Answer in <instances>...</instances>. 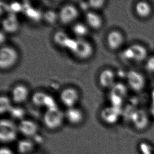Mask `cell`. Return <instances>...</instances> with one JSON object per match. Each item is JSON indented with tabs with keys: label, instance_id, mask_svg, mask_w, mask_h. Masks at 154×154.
<instances>
[{
	"label": "cell",
	"instance_id": "obj_1",
	"mask_svg": "<svg viewBox=\"0 0 154 154\" xmlns=\"http://www.w3.org/2000/svg\"><path fill=\"white\" fill-rule=\"evenodd\" d=\"M65 114L58 107L46 109L43 115V123L48 129L54 131L62 125Z\"/></svg>",
	"mask_w": 154,
	"mask_h": 154
},
{
	"label": "cell",
	"instance_id": "obj_2",
	"mask_svg": "<svg viewBox=\"0 0 154 154\" xmlns=\"http://www.w3.org/2000/svg\"><path fill=\"white\" fill-rule=\"evenodd\" d=\"M19 58L15 48L9 45H2L0 48V69H8L14 66Z\"/></svg>",
	"mask_w": 154,
	"mask_h": 154
},
{
	"label": "cell",
	"instance_id": "obj_3",
	"mask_svg": "<svg viewBox=\"0 0 154 154\" xmlns=\"http://www.w3.org/2000/svg\"><path fill=\"white\" fill-rule=\"evenodd\" d=\"M18 128L13 121L2 119L0 122V140L3 143L14 141L17 136Z\"/></svg>",
	"mask_w": 154,
	"mask_h": 154
},
{
	"label": "cell",
	"instance_id": "obj_4",
	"mask_svg": "<svg viewBox=\"0 0 154 154\" xmlns=\"http://www.w3.org/2000/svg\"><path fill=\"white\" fill-rule=\"evenodd\" d=\"M58 20L64 25L73 23L79 16V10L73 4H65L58 13Z\"/></svg>",
	"mask_w": 154,
	"mask_h": 154
},
{
	"label": "cell",
	"instance_id": "obj_5",
	"mask_svg": "<svg viewBox=\"0 0 154 154\" xmlns=\"http://www.w3.org/2000/svg\"><path fill=\"white\" fill-rule=\"evenodd\" d=\"M76 48L72 53L79 60H85L90 58L94 52V47L92 43L85 38H76Z\"/></svg>",
	"mask_w": 154,
	"mask_h": 154
},
{
	"label": "cell",
	"instance_id": "obj_6",
	"mask_svg": "<svg viewBox=\"0 0 154 154\" xmlns=\"http://www.w3.org/2000/svg\"><path fill=\"white\" fill-rule=\"evenodd\" d=\"M79 97L78 91L72 87L65 88L60 94V102L67 108L74 107L79 100Z\"/></svg>",
	"mask_w": 154,
	"mask_h": 154
},
{
	"label": "cell",
	"instance_id": "obj_7",
	"mask_svg": "<svg viewBox=\"0 0 154 154\" xmlns=\"http://www.w3.org/2000/svg\"><path fill=\"white\" fill-rule=\"evenodd\" d=\"M17 128L18 131L27 137H34L38 134V124L34 121L26 119L21 120Z\"/></svg>",
	"mask_w": 154,
	"mask_h": 154
},
{
	"label": "cell",
	"instance_id": "obj_8",
	"mask_svg": "<svg viewBox=\"0 0 154 154\" xmlns=\"http://www.w3.org/2000/svg\"><path fill=\"white\" fill-rule=\"evenodd\" d=\"M127 79L129 86L135 91H140L144 88L145 79L143 75L137 71H129L127 74Z\"/></svg>",
	"mask_w": 154,
	"mask_h": 154
},
{
	"label": "cell",
	"instance_id": "obj_9",
	"mask_svg": "<svg viewBox=\"0 0 154 154\" xmlns=\"http://www.w3.org/2000/svg\"><path fill=\"white\" fill-rule=\"evenodd\" d=\"M29 91L28 88L23 84H18L13 88L11 92V98L13 103L21 104L27 100Z\"/></svg>",
	"mask_w": 154,
	"mask_h": 154
},
{
	"label": "cell",
	"instance_id": "obj_10",
	"mask_svg": "<svg viewBox=\"0 0 154 154\" xmlns=\"http://www.w3.org/2000/svg\"><path fill=\"white\" fill-rule=\"evenodd\" d=\"M120 112L119 108L113 106L107 107L103 109L100 112V117L105 123L112 125L119 120Z\"/></svg>",
	"mask_w": 154,
	"mask_h": 154
},
{
	"label": "cell",
	"instance_id": "obj_11",
	"mask_svg": "<svg viewBox=\"0 0 154 154\" xmlns=\"http://www.w3.org/2000/svg\"><path fill=\"white\" fill-rule=\"evenodd\" d=\"M64 114L65 118L71 125H79L83 120L84 114L82 110L75 106L67 108Z\"/></svg>",
	"mask_w": 154,
	"mask_h": 154
},
{
	"label": "cell",
	"instance_id": "obj_12",
	"mask_svg": "<svg viewBox=\"0 0 154 154\" xmlns=\"http://www.w3.org/2000/svg\"><path fill=\"white\" fill-rule=\"evenodd\" d=\"M106 42L110 50H115L121 47L124 42L123 34L117 30H112L108 33Z\"/></svg>",
	"mask_w": 154,
	"mask_h": 154
},
{
	"label": "cell",
	"instance_id": "obj_13",
	"mask_svg": "<svg viewBox=\"0 0 154 154\" xmlns=\"http://www.w3.org/2000/svg\"><path fill=\"white\" fill-rule=\"evenodd\" d=\"M115 75L112 70L110 69H105L103 70L98 76V81L100 85L105 88H112L114 85Z\"/></svg>",
	"mask_w": 154,
	"mask_h": 154
},
{
	"label": "cell",
	"instance_id": "obj_14",
	"mask_svg": "<svg viewBox=\"0 0 154 154\" xmlns=\"http://www.w3.org/2000/svg\"><path fill=\"white\" fill-rule=\"evenodd\" d=\"M86 22L88 27L93 29H100L103 26V21L102 17L97 13L93 11H88L85 13Z\"/></svg>",
	"mask_w": 154,
	"mask_h": 154
},
{
	"label": "cell",
	"instance_id": "obj_15",
	"mask_svg": "<svg viewBox=\"0 0 154 154\" xmlns=\"http://www.w3.org/2000/svg\"><path fill=\"white\" fill-rule=\"evenodd\" d=\"M2 25L4 31L8 33H15L19 28V21L14 13L10 14L5 17L2 21Z\"/></svg>",
	"mask_w": 154,
	"mask_h": 154
},
{
	"label": "cell",
	"instance_id": "obj_16",
	"mask_svg": "<svg viewBox=\"0 0 154 154\" xmlns=\"http://www.w3.org/2000/svg\"><path fill=\"white\" fill-rule=\"evenodd\" d=\"M17 148L20 154H31L35 149V143L28 138L20 140L17 143Z\"/></svg>",
	"mask_w": 154,
	"mask_h": 154
},
{
	"label": "cell",
	"instance_id": "obj_17",
	"mask_svg": "<svg viewBox=\"0 0 154 154\" xmlns=\"http://www.w3.org/2000/svg\"><path fill=\"white\" fill-rule=\"evenodd\" d=\"M134 125L139 129H144L148 125V118L146 114L142 111L135 112L132 117Z\"/></svg>",
	"mask_w": 154,
	"mask_h": 154
},
{
	"label": "cell",
	"instance_id": "obj_18",
	"mask_svg": "<svg viewBox=\"0 0 154 154\" xmlns=\"http://www.w3.org/2000/svg\"><path fill=\"white\" fill-rule=\"evenodd\" d=\"M72 31L76 38H83L88 35L89 29L87 24L82 22H76L72 25Z\"/></svg>",
	"mask_w": 154,
	"mask_h": 154
},
{
	"label": "cell",
	"instance_id": "obj_19",
	"mask_svg": "<svg viewBox=\"0 0 154 154\" xmlns=\"http://www.w3.org/2000/svg\"><path fill=\"white\" fill-rule=\"evenodd\" d=\"M135 11L141 17H147L150 15L152 8L149 4L145 1L138 2L135 6Z\"/></svg>",
	"mask_w": 154,
	"mask_h": 154
},
{
	"label": "cell",
	"instance_id": "obj_20",
	"mask_svg": "<svg viewBox=\"0 0 154 154\" xmlns=\"http://www.w3.org/2000/svg\"><path fill=\"white\" fill-rule=\"evenodd\" d=\"M131 48L133 51L134 60L136 62H141L146 58L147 51L144 46L135 44L131 45Z\"/></svg>",
	"mask_w": 154,
	"mask_h": 154
},
{
	"label": "cell",
	"instance_id": "obj_21",
	"mask_svg": "<svg viewBox=\"0 0 154 154\" xmlns=\"http://www.w3.org/2000/svg\"><path fill=\"white\" fill-rule=\"evenodd\" d=\"M69 38L70 37L69 35L66 32L61 30L56 31L54 33L53 35V40L55 43L58 46L64 48H65Z\"/></svg>",
	"mask_w": 154,
	"mask_h": 154
},
{
	"label": "cell",
	"instance_id": "obj_22",
	"mask_svg": "<svg viewBox=\"0 0 154 154\" xmlns=\"http://www.w3.org/2000/svg\"><path fill=\"white\" fill-rule=\"evenodd\" d=\"M47 95L48 94L44 92H35L32 96V102L35 106H44Z\"/></svg>",
	"mask_w": 154,
	"mask_h": 154
},
{
	"label": "cell",
	"instance_id": "obj_23",
	"mask_svg": "<svg viewBox=\"0 0 154 154\" xmlns=\"http://www.w3.org/2000/svg\"><path fill=\"white\" fill-rule=\"evenodd\" d=\"M42 15V17L45 21L50 24H54L58 20V13L52 10H48L45 11Z\"/></svg>",
	"mask_w": 154,
	"mask_h": 154
},
{
	"label": "cell",
	"instance_id": "obj_24",
	"mask_svg": "<svg viewBox=\"0 0 154 154\" xmlns=\"http://www.w3.org/2000/svg\"><path fill=\"white\" fill-rule=\"evenodd\" d=\"M12 107L11 100L6 96H1L0 97V112L1 114L10 112Z\"/></svg>",
	"mask_w": 154,
	"mask_h": 154
},
{
	"label": "cell",
	"instance_id": "obj_25",
	"mask_svg": "<svg viewBox=\"0 0 154 154\" xmlns=\"http://www.w3.org/2000/svg\"><path fill=\"white\" fill-rule=\"evenodd\" d=\"M111 88V95L119 96V97L123 98V97L126 94V90L125 86L123 85L122 84H115Z\"/></svg>",
	"mask_w": 154,
	"mask_h": 154
},
{
	"label": "cell",
	"instance_id": "obj_26",
	"mask_svg": "<svg viewBox=\"0 0 154 154\" xmlns=\"http://www.w3.org/2000/svg\"><path fill=\"white\" fill-rule=\"evenodd\" d=\"M10 114L13 119H23L25 114V110L20 107H13L10 110Z\"/></svg>",
	"mask_w": 154,
	"mask_h": 154
},
{
	"label": "cell",
	"instance_id": "obj_27",
	"mask_svg": "<svg viewBox=\"0 0 154 154\" xmlns=\"http://www.w3.org/2000/svg\"><path fill=\"white\" fill-rule=\"evenodd\" d=\"M25 12L27 17L33 21H38L41 17H43L38 11L32 8H26Z\"/></svg>",
	"mask_w": 154,
	"mask_h": 154
},
{
	"label": "cell",
	"instance_id": "obj_28",
	"mask_svg": "<svg viewBox=\"0 0 154 154\" xmlns=\"http://www.w3.org/2000/svg\"><path fill=\"white\" fill-rule=\"evenodd\" d=\"M106 1L104 0H91L88 1L90 8L93 10H99L104 6Z\"/></svg>",
	"mask_w": 154,
	"mask_h": 154
},
{
	"label": "cell",
	"instance_id": "obj_29",
	"mask_svg": "<svg viewBox=\"0 0 154 154\" xmlns=\"http://www.w3.org/2000/svg\"><path fill=\"white\" fill-rule=\"evenodd\" d=\"M140 150L142 154H154V149L152 146L145 142L140 144Z\"/></svg>",
	"mask_w": 154,
	"mask_h": 154
},
{
	"label": "cell",
	"instance_id": "obj_30",
	"mask_svg": "<svg viewBox=\"0 0 154 154\" xmlns=\"http://www.w3.org/2000/svg\"><path fill=\"white\" fill-rule=\"evenodd\" d=\"M122 57L126 60H134V53L131 46L125 48L122 53Z\"/></svg>",
	"mask_w": 154,
	"mask_h": 154
},
{
	"label": "cell",
	"instance_id": "obj_31",
	"mask_svg": "<svg viewBox=\"0 0 154 154\" xmlns=\"http://www.w3.org/2000/svg\"><path fill=\"white\" fill-rule=\"evenodd\" d=\"M44 106L46 107V109L54 108V107H57L56 105V102L54 98L52 96L49 95L48 94V95L46 96L45 101L44 103Z\"/></svg>",
	"mask_w": 154,
	"mask_h": 154
},
{
	"label": "cell",
	"instance_id": "obj_32",
	"mask_svg": "<svg viewBox=\"0 0 154 154\" xmlns=\"http://www.w3.org/2000/svg\"><path fill=\"white\" fill-rule=\"evenodd\" d=\"M147 69L150 72H154V56L149 58L146 64Z\"/></svg>",
	"mask_w": 154,
	"mask_h": 154
},
{
	"label": "cell",
	"instance_id": "obj_33",
	"mask_svg": "<svg viewBox=\"0 0 154 154\" xmlns=\"http://www.w3.org/2000/svg\"><path fill=\"white\" fill-rule=\"evenodd\" d=\"M10 8L12 10L13 13H14V12H18L19 11L22 9V5L17 3H14L11 4Z\"/></svg>",
	"mask_w": 154,
	"mask_h": 154
},
{
	"label": "cell",
	"instance_id": "obj_34",
	"mask_svg": "<svg viewBox=\"0 0 154 154\" xmlns=\"http://www.w3.org/2000/svg\"><path fill=\"white\" fill-rule=\"evenodd\" d=\"M0 154H14L12 150H11L10 148L6 147H3L1 149Z\"/></svg>",
	"mask_w": 154,
	"mask_h": 154
},
{
	"label": "cell",
	"instance_id": "obj_35",
	"mask_svg": "<svg viewBox=\"0 0 154 154\" xmlns=\"http://www.w3.org/2000/svg\"><path fill=\"white\" fill-rule=\"evenodd\" d=\"M80 6H81V8L83 10H85L86 12L88 11V8H90V6L88 5V2H81L79 3Z\"/></svg>",
	"mask_w": 154,
	"mask_h": 154
},
{
	"label": "cell",
	"instance_id": "obj_36",
	"mask_svg": "<svg viewBox=\"0 0 154 154\" xmlns=\"http://www.w3.org/2000/svg\"><path fill=\"white\" fill-rule=\"evenodd\" d=\"M5 40V36L4 33H3V32L1 31L0 33V42H1V43L2 44L3 42H4Z\"/></svg>",
	"mask_w": 154,
	"mask_h": 154
},
{
	"label": "cell",
	"instance_id": "obj_37",
	"mask_svg": "<svg viewBox=\"0 0 154 154\" xmlns=\"http://www.w3.org/2000/svg\"><path fill=\"white\" fill-rule=\"evenodd\" d=\"M150 112H151V113L152 114V115L154 116V102H152V104L151 108H150Z\"/></svg>",
	"mask_w": 154,
	"mask_h": 154
},
{
	"label": "cell",
	"instance_id": "obj_38",
	"mask_svg": "<svg viewBox=\"0 0 154 154\" xmlns=\"http://www.w3.org/2000/svg\"><path fill=\"white\" fill-rule=\"evenodd\" d=\"M152 102H154V91L152 92Z\"/></svg>",
	"mask_w": 154,
	"mask_h": 154
},
{
	"label": "cell",
	"instance_id": "obj_39",
	"mask_svg": "<svg viewBox=\"0 0 154 154\" xmlns=\"http://www.w3.org/2000/svg\"><path fill=\"white\" fill-rule=\"evenodd\" d=\"M41 154L40 153H36V152H33V153H31V154Z\"/></svg>",
	"mask_w": 154,
	"mask_h": 154
}]
</instances>
